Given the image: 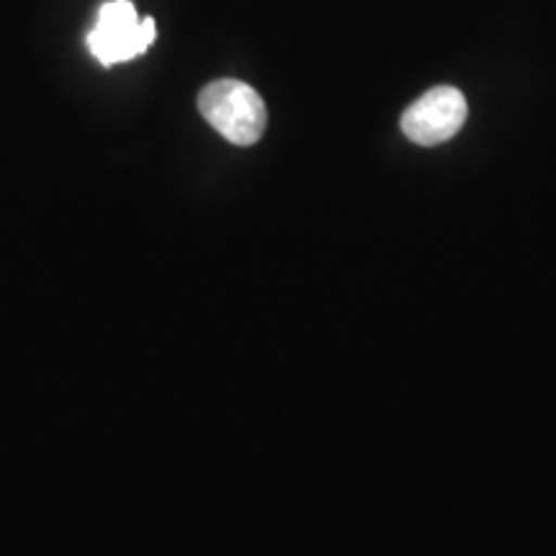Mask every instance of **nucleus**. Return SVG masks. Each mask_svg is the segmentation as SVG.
Segmentation results:
<instances>
[{"label":"nucleus","mask_w":556,"mask_h":556,"mask_svg":"<svg viewBox=\"0 0 556 556\" xmlns=\"http://www.w3.org/2000/svg\"><path fill=\"white\" fill-rule=\"evenodd\" d=\"M201 116L238 148L255 144L268 124L261 93L242 80H214L199 93Z\"/></svg>","instance_id":"1"},{"label":"nucleus","mask_w":556,"mask_h":556,"mask_svg":"<svg viewBox=\"0 0 556 556\" xmlns=\"http://www.w3.org/2000/svg\"><path fill=\"white\" fill-rule=\"evenodd\" d=\"M88 50L103 67L135 60L155 41V18L139 13L129 0H109L101 5L96 26L88 31Z\"/></svg>","instance_id":"2"},{"label":"nucleus","mask_w":556,"mask_h":556,"mask_svg":"<svg viewBox=\"0 0 556 556\" xmlns=\"http://www.w3.org/2000/svg\"><path fill=\"white\" fill-rule=\"evenodd\" d=\"M467 122V99L462 90L451 86H438L420 96L405 114H402V131L409 142L420 148L443 144L456 137Z\"/></svg>","instance_id":"3"}]
</instances>
